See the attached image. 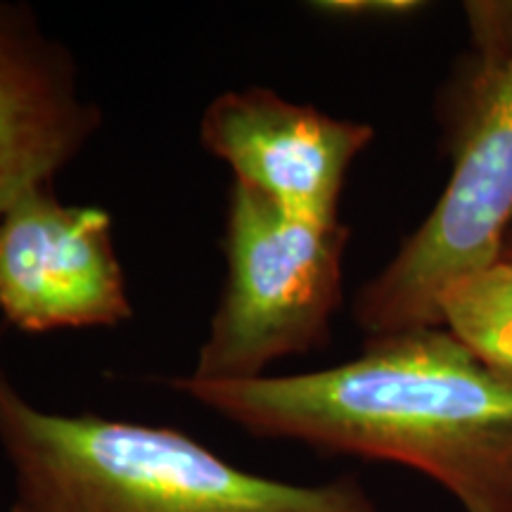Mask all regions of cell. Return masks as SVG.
Listing matches in <instances>:
<instances>
[{"mask_svg": "<svg viewBox=\"0 0 512 512\" xmlns=\"http://www.w3.org/2000/svg\"><path fill=\"white\" fill-rule=\"evenodd\" d=\"M366 121L339 119L252 86L223 91L200 119V143L233 181L294 219L339 226V202L356 157L373 143Z\"/></svg>", "mask_w": 512, "mask_h": 512, "instance_id": "8992f818", "label": "cell"}, {"mask_svg": "<svg viewBox=\"0 0 512 512\" xmlns=\"http://www.w3.org/2000/svg\"><path fill=\"white\" fill-rule=\"evenodd\" d=\"M10 512H382L356 475L285 482L176 427L36 406L0 361Z\"/></svg>", "mask_w": 512, "mask_h": 512, "instance_id": "7a4b0ae2", "label": "cell"}, {"mask_svg": "<svg viewBox=\"0 0 512 512\" xmlns=\"http://www.w3.org/2000/svg\"><path fill=\"white\" fill-rule=\"evenodd\" d=\"M102 126L72 50L24 3L0 0V214L53 183Z\"/></svg>", "mask_w": 512, "mask_h": 512, "instance_id": "52a82bcc", "label": "cell"}, {"mask_svg": "<svg viewBox=\"0 0 512 512\" xmlns=\"http://www.w3.org/2000/svg\"><path fill=\"white\" fill-rule=\"evenodd\" d=\"M439 325L512 380V254L453 280L439 297Z\"/></svg>", "mask_w": 512, "mask_h": 512, "instance_id": "ba28073f", "label": "cell"}, {"mask_svg": "<svg viewBox=\"0 0 512 512\" xmlns=\"http://www.w3.org/2000/svg\"><path fill=\"white\" fill-rule=\"evenodd\" d=\"M475 60L451 102V174L425 221L356 292L366 337L439 325L453 280L501 259L512 223V3H465Z\"/></svg>", "mask_w": 512, "mask_h": 512, "instance_id": "3957f363", "label": "cell"}, {"mask_svg": "<svg viewBox=\"0 0 512 512\" xmlns=\"http://www.w3.org/2000/svg\"><path fill=\"white\" fill-rule=\"evenodd\" d=\"M171 389L249 437L420 472L463 512H512V380L441 325L366 337L339 366Z\"/></svg>", "mask_w": 512, "mask_h": 512, "instance_id": "6da1fadb", "label": "cell"}, {"mask_svg": "<svg viewBox=\"0 0 512 512\" xmlns=\"http://www.w3.org/2000/svg\"><path fill=\"white\" fill-rule=\"evenodd\" d=\"M508 245H512V223H510V230H508ZM505 245V247H508Z\"/></svg>", "mask_w": 512, "mask_h": 512, "instance_id": "30bf717a", "label": "cell"}, {"mask_svg": "<svg viewBox=\"0 0 512 512\" xmlns=\"http://www.w3.org/2000/svg\"><path fill=\"white\" fill-rule=\"evenodd\" d=\"M503 252H505V254H512V245H508V247H505V249H503Z\"/></svg>", "mask_w": 512, "mask_h": 512, "instance_id": "8fae6325", "label": "cell"}, {"mask_svg": "<svg viewBox=\"0 0 512 512\" xmlns=\"http://www.w3.org/2000/svg\"><path fill=\"white\" fill-rule=\"evenodd\" d=\"M112 214L36 185L0 214V316L24 335L117 328L133 318Z\"/></svg>", "mask_w": 512, "mask_h": 512, "instance_id": "5b68a950", "label": "cell"}, {"mask_svg": "<svg viewBox=\"0 0 512 512\" xmlns=\"http://www.w3.org/2000/svg\"><path fill=\"white\" fill-rule=\"evenodd\" d=\"M347 242L344 223L294 219L233 181L221 240L226 280L185 377L207 384L259 380L273 363L323 347L342 304Z\"/></svg>", "mask_w": 512, "mask_h": 512, "instance_id": "277c9868", "label": "cell"}, {"mask_svg": "<svg viewBox=\"0 0 512 512\" xmlns=\"http://www.w3.org/2000/svg\"><path fill=\"white\" fill-rule=\"evenodd\" d=\"M430 5L420 0H318L311 10L332 19H408L425 12Z\"/></svg>", "mask_w": 512, "mask_h": 512, "instance_id": "9c48e42d", "label": "cell"}]
</instances>
